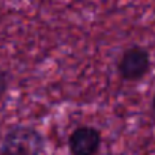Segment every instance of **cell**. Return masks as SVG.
Returning <instances> with one entry per match:
<instances>
[{
    "label": "cell",
    "instance_id": "6da1fadb",
    "mask_svg": "<svg viewBox=\"0 0 155 155\" xmlns=\"http://www.w3.org/2000/svg\"><path fill=\"white\" fill-rule=\"evenodd\" d=\"M45 139L29 125H16L5 132L0 143V155H42Z\"/></svg>",
    "mask_w": 155,
    "mask_h": 155
},
{
    "label": "cell",
    "instance_id": "7a4b0ae2",
    "mask_svg": "<svg viewBox=\"0 0 155 155\" xmlns=\"http://www.w3.org/2000/svg\"><path fill=\"white\" fill-rule=\"evenodd\" d=\"M151 68V59L147 49L139 45L129 46L123 52L117 63L118 75L127 82H137L148 74Z\"/></svg>",
    "mask_w": 155,
    "mask_h": 155
},
{
    "label": "cell",
    "instance_id": "3957f363",
    "mask_svg": "<svg viewBox=\"0 0 155 155\" xmlns=\"http://www.w3.org/2000/svg\"><path fill=\"white\" fill-rule=\"evenodd\" d=\"M101 143L102 136L99 129L91 125H80L68 137V150L71 155H97Z\"/></svg>",
    "mask_w": 155,
    "mask_h": 155
},
{
    "label": "cell",
    "instance_id": "277c9868",
    "mask_svg": "<svg viewBox=\"0 0 155 155\" xmlns=\"http://www.w3.org/2000/svg\"><path fill=\"white\" fill-rule=\"evenodd\" d=\"M10 86V79H8V74L5 71L0 70V99L5 95Z\"/></svg>",
    "mask_w": 155,
    "mask_h": 155
},
{
    "label": "cell",
    "instance_id": "5b68a950",
    "mask_svg": "<svg viewBox=\"0 0 155 155\" xmlns=\"http://www.w3.org/2000/svg\"><path fill=\"white\" fill-rule=\"evenodd\" d=\"M151 112H153V114L155 117V93L153 95V99H151Z\"/></svg>",
    "mask_w": 155,
    "mask_h": 155
}]
</instances>
